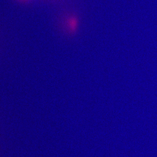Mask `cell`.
Returning <instances> with one entry per match:
<instances>
[{
  "mask_svg": "<svg viewBox=\"0 0 157 157\" xmlns=\"http://www.w3.org/2000/svg\"><path fill=\"white\" fill-rule=\"evenodd\" d=\"M67 30L70 33H74L77 30L78 21L76 17H71L67 20Z\"/></svg>",
  "mask_w": 157,
  "mask_h": 157,
  "instance_id": "obj_1",
  "label": "cell"
}]
</instances>
